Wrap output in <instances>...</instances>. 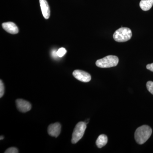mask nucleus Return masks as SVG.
Wrapping results in <instances>:
<instances>
[{
  "mask_svg": "<svg viewBox=\"0 0 153 153\" xmlns=\"http://www.w3.org/2000/svg\"><path fill=\"white\" fill-rule=\"evenodd\" d=\"M73 75L76 79L82 82H88L91 79L90 74L88 72L82 70H74L73 72Z\"/></svg>",
  "mask_w": 153,
  "mask_h": 153,
  "instance_id": "nucleus-5",
  "label": "nucleus"
},
{
  "mask_svg": "<svg viewBox=\"0 0 153 153\" xmlns=\"http://www.w3.org/2000/svg\"><path fill=\"white\" fill-rule=\"evenodd\" d=\"M86 124L84 122H80L75 126L71 139L72 144H76L82 138L86 129Z\"/></svg>",
  "mask_w": 153,
  "mask_h": 153,
  "instance_id": "nucleus-4",
  "label": "nucleus"
},
{
  "mask_svg": "<svg viewBox=\"0 0 153 153\" xmlns=\"http://www.w3.org/2000/svg\"><path fill=\"white\" fill-rule=\"evenodd\" d=\"M61 131V125L58 123L52 124L48 127V133L51 136L57 137Z\"/></svg>",
  "mask_w": 153,
  "mask_h": 153,
  "instance_id": "nucleus-7",
  "label": "nucleus"
},
{
  "mask_svg": "<svg viewBox=\"0 0 153 153\" xmlns=\"http://www.w3.org/2000/svg\"><path fill=\"white\" fill-rule=\"evenodd\" d=\"M5 87L2 80H0V97L1 98L4 94Z\"/></svg>",
  "mask_w": 153,
  "mask_h": 153,
  "instance_id": "nucleus-14",
  "label": "nucleus"
},
{
  "mask_svg": "<svg viewBox=\"0 0 153 153\" xmlns=\"http://www.w3.org/2000/svg\"><path fill=\"white\" fill-rule=\"evenodd\" d=\"M66 52L67 51L65 48L63 47L60 48L57 52V56L60 57H63L66 54Z\"/></svg>",
  "mask_w": 153,
  "mask_h": 153,
  "instance_id": "nucleus-12",
  "label": "nucleus"
},
{
  "mask_svg": "<svg viewBox=\"0 0 153 153\" xmlns=\"http://www.w3.org/2000/svg\"><path fill=\"white\" fill-rule=\"evenodd\" d=\"M19 152V150L16 148L11 147L7 149L6 150L5 153H18Z\"/></svg>",
  "mask_w": 153,
  "mask_h": 153,
  "instance_id": "nucleus-15",
  "label": "nucleus"
},
{
  "mask_svg": "<svg viewBox=\"0 0 153 153\" xmlns=\"http://www.w3.org/2000/svg\"><path fill=\"white\" fill-rule=\"evenodd\" d=\"M0 139H1V140L4 139V137H3L2 136H1V138H0Z\"/></svg>",
  "mask_w": 153,
  "mask_h": 153,
  "instance_id": "nucleus-17",
  "label": "nucleus"
},
{
  "mask_svg": "<svg viewBox=\"0 0 153 153\" xmlns=\"http://www.w3.org/2000/svg\"><path fill=\"white\" fill-rule=\"evenodd\" d=\"M3 29L7 33L12 34H16L19 33V28L15 23L12 22L4 23L2 25Z\"/></svg>",
  "mask_w": 153,
  "mask_h": 153,
  "instance_id": "nucleus-8",
  "label": "nucleus"
},
{
  "mask_svg": "<svg viewBox=\"0 0 153 153\" xmlns=\"http://www.w3.org/2000/svg\"><path fill=\"white\" fill-rule=\"evenodd\" d=\"M16 104L17 108L22 112H27L32 108V105L30 102L23 99H17L16 100Z\"/></svg>",
  "mask_w": 153,
  "mask_h": 153,
  "instance_id": "nucleus-6",
  "label": "nucleus"
},
{
  "mask_svg": "<svg viewBox=\"0 0 153 153\" xmlns=\"http://www.w3.org/2000/svg\"><path fill=\"white\" fill-rule=\"evenodd\" d=\"M40 6L42 14L45 19H48L50 16V8L46 0H40Z\"/></svg>",
  "mask_w": 153,
  "mask_h": 153,
  "instance_id": "nucleus-9",
  "label": "nucleus"
},
{
  "mask_svg": "<svg viewBox=\"0 0 153 153\" xmlns=\"http://www.w3.org/2000/svg\"><path fill=\"white\" fill-rule=\"evenodd\" d=\"M147 69L153 72V63L148 64L146 66Z\"/></svg>",
  "mask_w": 153,
  "mask_h": 153,
  "instance_id": "nucleus-16",
  "label": "nucleus"
},
{
  "mask_svg": "<svg viewBox=\"0 0 153 153\" xmlns=\"http://www.w3.org/2000/svg\"><path fill=\"white\" fill-rule=\"evenodd\" d=\"M118 62L117 57L114 55H108L97 60L96 62V65L100 68H110L117 66Z\"/></svg>",
  "mask_w": 153,
  "mask_h": 153,
  "instance_id": "nucleus-3",
  "label": "nucleus"
},
{
  "mask_svg": "<svg viewBox=\"0 0 153 153\" xmlns=\"http://www.w3.org/2000/svg\"><path fill=\"white\" fill-rule=\"evenodd\" d=\"M153 5V0H141L140 2V6L143 10H149Z\"/></svg>",
  "mask_w": 153,
  "mask_h": 153,
  "instance_id": "nucleus-10",
  "label": "nucleus"
},
{
  "mask_svg": "<svg viewBox=\"0 0 153 153\" xmlns=\"http://www.w3.org/2000/svg\"><path fill=\"white\" fill-rule=\"evenodd\" d=\"M132 36L131 30L127 27L119 28L114 32V39L118 42H124L129 41Z\"/></svg>",
  "mask_w": 153,
  "mask_h": 153,
  "instance_id": "nucleus-2",
  "label": "nucleus"
},
{
  "mask_svg": "<svg viewBox=\"0 0 153 153\" xmlns=\"http://www.w3.org/2000/svg\"><path fill=\"white\" fill-rule=\"evenodd\" d=\"M108 143V137L105 134H101L98 137L96 142L97 146L99 148H102L105 146Z\"/></svg>",
  "mask_w": 153,
  "mask_h": 153,
  "instance_id": "nucleus-11",
  "label": "nucleus"
},
{
  "mask_svg": "<svg viewBox=\"0 0 153 153\" xmlns=\"http://www.w3.org/2000/svg\"><path fill=\"white\" fill-rule=\"evenodd\" d=\"M146 87L148 91L152 94H153V81H148L146 83Z\"/></svg>",
  "mask_w": 153,
  "mask_h": 153,
  "instance_id": "nucleus-13",
  "label": "nucleus"
},
{
  "mask_svg": "<svg viewBox=\"0 0 153 153\" xmlns=\"http://www.w3.org/2000/svg\"><path fill=\"white\" fill-rule=\"evenodd\" d=\"M152 133V129L149 126H141L136 130L134 134L135 140L139 144H143L149 140Z\"/></svg>",
  "mask_w": 153,
  "mask_h": 153,
  "instance_id": "nucleus-1",
  "label": "nucleus"
}]
</instances>
